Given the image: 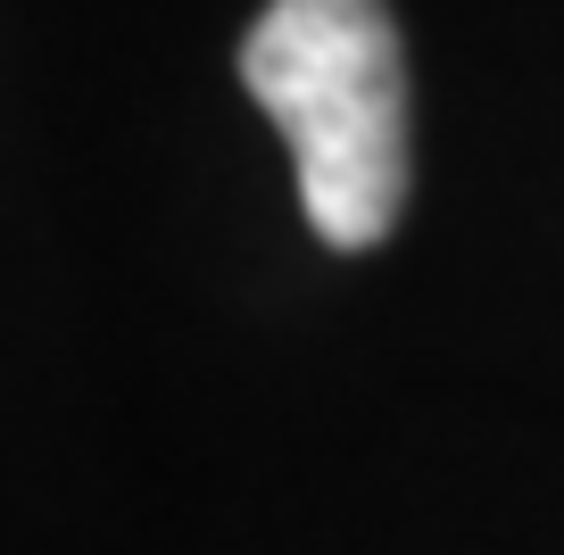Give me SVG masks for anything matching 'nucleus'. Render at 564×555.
Returning <instances> with one entry per match:
<instances>
[{"mask_svg":"<svg viewBox=\"0 0 564 555\" xmlns=\"http://www.w3.org/2000/svg\"><path fill=\"white\" fill-rule=\"evenodd\" d=\"M241 84L291 141L300 208L333 249H373L406 199V58L382 0H274Z\"/></svg>","mask_w":564,"mask_h":555,"instance_id":"f257e3e1","label":"nucleus"}]
</instances>
